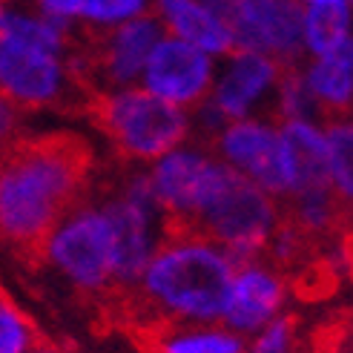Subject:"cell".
<instances>
[{
  "label": "cell",
  "instance_id": "cell-1",
  "mask_svg": "<svg viewBox=\"0 0 353 353\" xmlns=\"http://www.w3.org/2000/svg\"><path fill=\"white\" fill-rule=\"evenodd\" d=\"M90 167V147L72 135L0 147V241L41 250L55 221L78 204Z\"/></svg>",
  "mask_w": 353,
  "mask_h": 353
},
{
  "label": "cell",
  "instance_id": "cell-2",
  "mask_svg": "<svg viewBox=\"0 0 353 353\" xmlns=\"http://www.w3.org/2000/svg\"><path fill=\"white\" fill-rule=\"evenodd\" d=\"M236 261L207 236L167 227L138 279V293L172 325H210L221 319Z\"/></svg>",
  "mask_w": 353,
  "mask_h": 353
},
{
  "label": "cell",
  "instance_id": "cell-3",
  "mask_svg": "<svg viewBox=\"0 0 353 353\" xmlns=\"http://www.w3.org/2000/svg\"><path fill=\"white\" fill-rule=\"evenodd\" d=\"M92 112L103 135L130 161L152 164L164 152L181 147L192 130V115L187 110L155 98L138 83L98 95Z\"/></svg>",
  "mask_w": 353,
  "mask_h": 353
},
{
  "label": "cell",
  "instance_id": "cell-4",
  "mask_svg": "<svg viewBox=\"0 0 353 353\" xmlns=\"http://www.w3.org/2000/svg\"><path fill=\"white\" fill-rule=\"evenodd\" d=\"M279 221L281 213L276 199H270L253 181L230 170L187 230H196L210 241H216L236 264H241L264 256V247H268Z\"/></svg>",
  "mask_w": 353,
  "mask_h": 353
},
{
  "label": "cell",
  "instance_id": "cell-5",
  "mask_svg": "<svg viewBox=\"0 0 353 353\" xmlns=\"http://www.w3.org/2000/svg\"><path fill=\"white\" fill-rule=\"evenodd\" d=\"M43 259L78 290L112 285V233L101 204H72L41 241Z\"/></svg>",
  "mask_w": 353,
  "mask_h": 353
},
{
  "label": "cell",
  "instance_id": "cell-6",
  "mask_svg": "<svg viewBox=\"0 0 353 353\" xmlns=\"http://www.w3.org/2000/svg\"><path fill=\"white\" fill-rule=\"evenodd\" d=\"M112 233V285L135 288L150 256L167 236V219L158 207L150 175L138 172L118 196L101 204Z\"/></svg>",
  "mask_w": 353,
  "mask_h": 353
},
{
  "label": "cell",
  "instance_id": "cell-7",
  "mask_svg": "<svg viewBox=\"0 0 353 353\" xmlns=\"http://www.w3.org/2000/svg\"><path fill=\"white\" fill-rule=\"evenodd\" d=\"M216 158L253 181L270 199H290L293 192V167L281 141L279 123L264 118H239L227 121L213 138Z\"/></svg>",
  "mask_w": 353,
  "mask_h": 353
},
{
  "label": "cell",
  "instance_id": "cell-8",
  "mask_svg": "<svg viewBox=\"0 0 353 353\" xmlns=\"http://www.w3.org/2000/svg\"><path fill=\"white\" fill-rule=\"evenodd\" d=\"M227 167L213 152L199 147H175L155 158L147 170L158 207L167 219V227H192L210 196L227 179Z\"/></svg>",
  "mask_w": 353,
  "mask_h": 353
},
{
  "label": "cell",
  "instance_id": "cell-9",
  "mask_svg": "<svg viewBox=\"0 0 353 353\" xmlns=\"http://www.w3.org/2000/svg\"><path fill=\"white\" fill-rule=\"evenodd\" d=\"M233 49L259 52L290 66L302 55V3L299 0H236L224 21Z\"/></svg>",
  "mask_w": 353,
  "mask_h": 353
},
{
  "label": "cell",
  "instance_id": "cell-10",
  "mask_svg": "<svg viewBox=\"0 0 353 353\" xmlns=\"http://www.w3.org/2000/svg\"><path fill=\"white\" fill-rule=\"evenodd\" d=\"M66 86L63 52L0 34V95L17 110H41L55 103Z\"/></svg>",
  "mask_w": 353,
  "mask_h": 353
},
{
  "label": "cell",
  "instance_id": "cell-11",
  "mask_svg": "<svg viewBox=\"0 0 353 353\" xmlns=\"http://www.w3.org/2000/svg\"><path fill=\"white\" fill-rule=\"evenodd\" d=\"M216 78V58L172 34H161L144 63L138 86L172 107L192 110L210 95Z\"/></svg>",
  "mask_w": 353,
  "mask_h": 353
},
{
  "label": "cell",
  "instance_id": "cell-12",
  "mask_svg": "<svg viewBox=\"0 0 353 353\" xmlns=\"http://www.w3.org/2000/svg\"><path fill=\"white\" fill-rule=\"evenodd\" d=\"M285 305H288L285 273L259 256L236 264L219 322L247 339L268 322H273L276 316L285 313Z\"/></svg>",
  "mask_w": 353,
  "mask_h": 353
},
{
  "label": "cell",
  "instance_id": "cell-13",
  "mask_svg": "<svg viewBox=\"0 0 353 353\" xmlns=\"http://www.w3.org/2000/svg\"><path fill=\"white\" fill-rule=\"evenodd\" d=\"M285 66L279 61L259 55V52L233 49L224 55V63H216V78L207 101L224 115V121L253 118L268 98H273Z\"/></svg>",
  "mask_w": 353,
  "mask_h": 353
},
{
  "label": "cell",
  "instance_id": "cell-14",
  "mask_svg": "<svg viewBox=\"0 0 353 353\" xmlns=\"http://www.w3.org/2000/svg\"><path fill=\"white\" fill-rule=\"evenodd\" d=\"M164 34L161 23L147 12L141 17H132V21L107 29L98 49V72L107 78V83L112 90L118 86H135L141 81V72H144V63L150 58L152 46L158 43V38Z\"/></svg>",
  "mask_w": 353,
  "mask_h": 353
},
{
  "label": "cell",
  "instance_id": "cell-15",
  "mask_svg": "<svg viewBox=\"0 0 353 353\" xmlns=\"http://www.w3.org/2000/svg\"><path fill=\"white\" fill-rule=\"evenodd\" d=\"M150 14L161 23L164 34H172L210 58H224L233 52V38L227 26L207 9L204 0H152Z\"/></svg>",
  "mask_w": 353,
  "mask_h": 353
},
{
  "label": "cell",
  "instance_id": "cell-16",
  "mask_svg": "<svg viewBox=\"0 0 353 353\" xmlns=\"http://www.w3.org/2000/svg\"><path fill=\"white\" fill-rule=\"evenodd\" d=\"M302 81L319 112L345 115L353 101V46L310 58Z\"/></svg>",
  "mask_w": 353,
  "mask_h": 353
},
{
  "label": "cell",
  "instance_id": "cell-17",
  "mask_svg": "<svg viewBox=\"0 0 353 353\" xmlns=\"http://www.w3.org/2000/svg\"><path fill=\"white\" fill-rule=\"evenodd\" d=\"M281 141L293 167V192L330 187L327 184V158H325V130L316 121H281Z\"/></svg>",
  "mask_w": 353,
  "mask_h": 353
},
{
  "label": "cell",
  "instance_id": "cell-18",
  "mask_svg": "<svg viewBox=\"0 0 353 353\" xmlns=\"http://www.w3.org/2000/svg\"><path fill=\"white\" fill-rule=\"evenodd\" d=\"M342 46H353L350 3L302 6V52L316 58L336 52Z\"/></svg>",
  "mask_w": 353,
  "mask_h": 353
},
{
  "label": "cell",
  "instance_id": "cell-19",
  "mask_svg": "<svg viewBox=\"0 0 353 353\" xmlns=\"http://www.w3.org/2000/svg\"><path fill=\"white\" fill-rule=\"evenodd\" d=\"M152 353H244V336L221 322L170 325L155 336Z\"/></svg>",
  "mask_w": 353,
  "mask_h": 353
},
{
  "label": "cell",
  "instance_id": "cell-20",
  "mask_svg": "<svg viewBox=\"0 0 353 353\" xmlns=\"http://www.w3.org/2000/svg\"><path fill=\"white\" fill-rule=\"evenodd\" d=\"M325 158H327V184L342 204L353 199V123L345 115H333L325 123Z\"/></svg>",
  "mask_w": 353,
  "mask_h": 353
},
{
  "label": "cell",
  "instance_id": "cell-21",
  "mask_svg": "<svg viewBox=\"0 0 353 353\" xmlns=\"http://www.w3.org/2000/svg\"><path fill=\"white\" fill-rule=\"evenodd\" d=\"M290 201V219L299 230L307 239L310 236H327L336 230V224L342 219V201L333 196L330 187H313V190H302L296 196L288 199Z\"/></svg>",
  "mask_w": 353,
  "mask_h": 353
},
{
  "label": "cell",
  "instance_id": "cell-22",
  "mask_svg": "<svg viewBox=\"0 0 353 353\" xmlns=\"http://www.w3.org/2000/svg\"><path fill=\"white\" fill-rule=\"evenodd\" d=\"M273 95H276V110H279L281 121H313L319 115V107H316L313 95L307 92L302 75L290 66H285Z\"/></svg>",
  "mask_w": 353,
  "mask_h": 353
},
{
  "label": "cell",
  "instance_id": "cell-23",
  "mask_svg": "<svg viewBox=\"0 0 353 353\" xmlns=\"http://www.w3.org/2000/svg\"><path fill=\"white\" fill-rule=\"evenodd\" d=\"M32 345H38L32 319L9 296L0 293V353H26Z\"/></svg>",
  "mask_w": 353,
  "mask_h": 353
},
{
  "label": "cell",
  "instance_id": "cell-24",
  "mask_svg": "<svg viewBox=\"0 0 353 353\" xmlns=\"http://www.w3.org/2000/svg\"><path fill=\"white\" fill-rule=\"evenodd\" d=\"M150 6H152V0H83L81 21L107 32L112 26L132 21V17L147 14Z\"/></svg>",
  "mask_w": 353,
  "mask_h": 353
},
{
  "label": "cell",
  "instance_id": "cell-25",
  "mask_svg": "<svg viewBox=\"0 0 353 353\" xmlns=\"http://www.w3.org/2000/svg\"><path fill=\"white\" fill-rule=\"evenodd\" d=\"M299 345V327L296 319L288 313L276 316L253 336L244 339V353H296Z\"/></svg>",
  "mask_w": 353,
  "mask_h": 353
},
{
  "label": "cell",
  "instance_id": "cell-26",
  "mask_svg": "<svg viewBox=\"0 0 353 353\" xmlns=\"http://www.w3.org/2000/svg\"><path fill=\"white\" fill-rule=\"evenodd\" d=\"M34 6H38V14L69 26L72 21H81L83 0H34Z\"/></svg>",
  "mask_w": 353,
  "mask_h": 353
},
{
  "label": "cell",
  "instance_id": "cell-27",
  "mask_svg": "<svg viewBox=\"0 0 353 353\" xmlns=\"http://www.w3.org/2000/svg\"><path fill=\"white\" fill-rule=\"evenodd\" d=\"M14 130H17V107L0 95V147L9 144Z\"/></svg>",
  "mask_w": 353,
  "mask_h": 353
},
{
  "label": "cell",
  "instance_id": "cell-28",
  "mask_svg": "<svg viewBox=\"0 0 353 353\" xmlns=\"http://www.w3.org/2000/svg\"><path fill=\"white\" fill-rule=\"evenodd\" d=\"M26 353H63L61 347H52V345H32Z\"/></svg>",
  "mask_w": 353,
  "mask_h": 353
},
{
  "label": "cell",
  "instance_id": "cell-29",
  "mask_svg": "<svg viewBox=\"0 0 353 353\" xmlns=\"http://www.w3.org/2000/svg\"><path fill=\"white\" fill-rule=\"evenodd\" d=\"M302 6H325V3H350V0H299Z\"/></svg>",
  "mask_w": 353,
  "mask_h": 353
}]
</instances>
